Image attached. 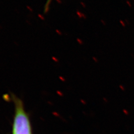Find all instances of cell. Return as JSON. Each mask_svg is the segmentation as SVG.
Listing matches in <instances>:
<instances>
[{"label":"cell","mask_w":134,"mask_h":134,"mask_svg":"<svg viewBox=\"0 0 134 134\" xmlns=\"http://www.w3.org/2000/svg\"><path fill=\"white\" fill-rule=\"evenodd\" d=\"M15 113L13 126V134H32L29 117L21 100L14 97Z\"/></svg>","instance_id":"6da1fadb"},{"label":"cell","mask_w":134,"mask_h":134,"mask_svg":"<svg viewBox=\"0 0 134 134\" xmlns=\"http://www.w3.org/2000/svg\"><path fill=\"white\" fill-rule=\"evenodd\" d=\"M53 0H46V3L44 5V13L46 14L50 8V5H51Z\"/></svg>","instance_id":"7a4b0ae2"}]
</instances>
